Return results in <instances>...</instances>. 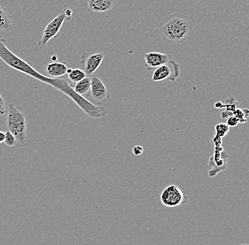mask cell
<instances>
[{"label":"cell","mask_w":249,"mask_h":245,"mask_svg":"<svg viewBox=\"0 0 249 245\" xmlns=\"http://www.w3.org/2000/svg\"><path fill=\"white\" fill-rule=\"evenodd\" d=\"M7 40L6 39L0 38V59L8 66L43 83L49 84L55 90L65 94L89 118L97 119L107 115L108 111L107 108L96 105L85 97L78 95L65 79L48 77L40 74L31 66L30 64L20 58L18 56L11 51L7 46Z\"/></svg>","instance_id":"6da1fadb"},{"label":"cell","mask_w":249,"mask_h":245,"mask_svg":"<svg viewBox=\"0 0 249 245\" xmlns=\"http://www.w3.org/2000/svg\"><path fill=\"white\" fill-rule=\"evenodd\" d=\"M193 24L184 15L174 13L168 16L159 25L163 38L169 41H181L192 30Z\"/></svg>","instance_id":"7a4b0ae2"},{"label":"cell","mask_w":249,"mask_h":245,"mask_svg":"<svg viewBox=\"0 0 249 245\" xmlns=\"http://www.w3.org/2000/svg\"><path fill=\"white\" fill-rule=\"evenodd\" d=\"M6 126L7 131L15 135L17 143L21 148L27 145V122L26 117L20 108L9 104L7 108Z\"/></svg>","instance_id":"3957f363"},{"label":"cell","mask_w":249,"mask_h":245,"mask_svg":"<svg viewBox=\"0 0 249 245\" xmlns=\"http://www.w3.org/2000/svg\"><path fill=\"white\" fill-rule=\"evenodd\" d=\"M72 11L69 8L64 9L55 18L47 24L43 31L42 38L38 42V47L40 49H43L48 45V42L53 38H56L60 36L62 25L65 21H69L72 16Z\"/></svg>","instance_id":"277c9868"},{"label":"cell","mask_w":249,"mask_h":245,"mask_svg":"<svg viewBox=\"0 0 249 245\" xmlns=\"http://www.w3.org/2000/svg\"><path fill=\"white\" fill-rule=\"evenodd\" d=\"M186 201L184 192L174 184L168 186L161 194V204L166 207H180L183 205Z\"/></svg>","instance_id":"5b68a950"},{"label":"cell","mask_w":249,"mask_h":245,"mask_svg":"<svg viewBox=\"0 0 249 245\" xmlns=\"http://www.w3.org/2000/svg\"><path fill=\"white\" fill-rule=\"evenodd\" d=\"M87 99L99 106L108 101V90L100 78L96 76L91 78V87Z\"/></svg>","instance_id":"8992f818"},{"label":"cell","mask_w":249,"mask_h":245,"mask_svg":"<svg viewBox=\"0 0 249 245\" xmlns=\"http://www.w3.org/2000/svg\"><path fill=\"white\" fill-rule=\"evenodd\" d=\"M180 65L174 60L159 67L155 70L152 75V79L154 82H161L169 80L175 82L180 75Z\"/></svg>","instance_id":"52a82bcc"},{"label":"cell","mask_w":249,"mask_h":245,"mask_svg":"<svg viewBox=\"0 0 249 245\" xmlns=\"http://www.w3.org/2000/svg\"><path fill=\"white\" fill-rule=\"evenodd\" d=\"M104 56L102 53L97 54H89L85 52L81 55L80 65L83 68L87 75H91L99 69L104 60Z\"/></svg>","instance_id":"ba28073f"},{"label":"cell","mask_w":249,"mask_h":245,"mask_svg":"<svg viewBox=\"0 0 249 245\" xmlns=\"http://www.w3.org/2000/svg\"><path fill=\"white\" fill-rule=\"evenodd\" d=\"M144 57L145 60L144 65L149 71L157 69L159 67L171 60L170 55L157 52H151L144 54Z\"/></svg>","instance_id":"9c48e42d"},{"label":"cell","mask_w":249,"mask_h":245,"mask_svg":"<svg viewBox=\"0 0 249 245\" xmlns=\"http://www.w3.org/2000/svg\"><path fill=\"white\" fill-rule=\"evenodd\" d=\"M42 65L43 69L46 70L47 74L52 78L60 77L65 75L68 69V64L65 62H49L46 60Z\"/></svg>","instance_id":"30bf717a"},{"label":"cell","mask_w":249,"mask_h":245,"mask_svg":"<svg viewBox=\"0 0 249 245\" xmlns=\"http://www.w3.org/2000/svg\"><path fill=\"white\" fill-rule=\"evenodd\" d=\"M89 10L93 12H107L112 10L116 0H87Z\"/></svg>","instance_id":"8fae6325"},{"label":"cell","mask_w":249,"mask_h":245,"mask_svg":"<svg viewBox=\"0 0 249 245\" xmlns=\"http://www.w3.org/2000/svg\"><path fill=\"white\" fill-rule=\"evenodd\" d=\"M12 30V16L5 7L0 5V31L9 32Z\"/></svg>","instance_id":"7c38bea8"},{"label":"cell","mask_w":249,"mask_h":245,"mask_svg":"<svg viewBox=\"0 0 249 245\" xmlns=\"http://www.w3.org/2000/svg\"><path fill=\"white\" fill-rule=\"evenodd\" d=\"M90 87H91V78L86 77L85 79L76 83L73 90L79 96H83L87 99V96L89 93Z\"/></svg>","instance_id":"4fadbf2b"},{"label":"cell","mask_w":249,"mask_h":245,"mask_svg":"<svg viewBox=\"0 0 249 245\" xmlns=\"http://www.w3.org/2000/svg\"><path fill=\"white\" fill-rule=\"evenodd\" d=\"M67 75H68V79L72 83H77L78 82L87 77L85 72L79 68H74V69L68 68L67 70Z\"/></svg>","instance_id":"5bb4252c"},{"label":"cell","mask_w":249,"mask_h":245,"mask_svg":"<svg viewBox=\"0 0 249 245\" xmlns=\"http://www.w3.org/2000/svg\"><path fill=\"white\" fill-rule=\"evenodd\" d=\"M215 131L216 134H217L216 136L222 138L228 133L229 131H230V127L225 123H221L215 126Z\"/></svg>","instance_id":"9a60e30c"},{"label":"cell","mask_w":249,"mask_h":245,"mask_svg":"<svg viewBox=\"0 0 249 245\" xmlns=\"http://www.w3.org/2000/svg\"><path fill=\"white\" fill-rule=\"evenodd\" d=\"M4 143L8 147L16 146L17 144V140L16 139L15 135L9 132V131H6L5 132V139H4Z\"/></svg>","instance_id":"2e32d148"},{"label":"cell","mask_w":249,"mask_h":245,"mask_svg":"<svg viewBox=\"0 0 249 245\" xmlns=\"http://www.w3.org/2000/svg\"><path fill=\"white\" fill-rule=\"evenodd\" d=\"M248 112L249 111L247 109H244V110H243V109H236L235 112H233V113L234 116H236L239 119V123H244L247 122V120L246 118L248 116V115H245V113Z\"/></svg>","instance_id":"e0dca14e"},{"label":"cell","mask_w":249,"mask_h":245,"mask_svg":"<svg viewBox=\"0 0 249 245\" xmlns=\"http://www.w3.org/2000/svg\"><path fill=\"white\" fill-rule=\"evenodd\" d=\"M7 104H6L5 100L3 97L2 95L0 93V118L7 113Z\"/></svg>","instance_id":"ac0fdd59"},{"label":"cell","mask_w":249,"mask_h":245,"mask_svg":"<svg viewBox=\"0 0 249 245\" xmlns=\"http://www.w3.org/2000/svg\"><path fill=\"white\" fill-rule=\"evenodd\" d=\"M239 121L236 116L234 115H231L230 118L227 120V125L229 126V127H235V126H237L239 124Z\"/></svg>","instance_id":"d6986e66"},{"label":"cell","mask_w":249,"mask_h":245,"mask_svg":"<svg viewBox=\"0 0 249 245\" xmlns=\"http://www.w3.org/2000/svg\"><path fill=\"white\" fill-rule=\"evenodd\" d=\"M132 153L135 154V156H140L143 153L144 149H143V148L142 146H135L132 148Z\"/></svg>","instance_id":"ffe728a7"},{"label":"cell","mask_w":249,"mask_h":245,"mask_svg":"<svg viewBox=\"0 0 249 245\" xmlns=\"http://www.w3.org/2000/svg\"><path fill=\"white\" fill-rule=\"evenodd\" d=\"M4 139H5V132L0 131V144L4 143Z\"/></svg>","instance_id":"44dd1931"},{"label":"cell","mask_w":249,"mask_h":245,"mask_svg":"<svg viewBox=\"0 0 249 245\" xmlns=\"http://www.w3.org/2000/svg\"><path fill=\"white\" fill-rule=\"evenodd\" d=\"M226 106L225 104H222L221 101H217L215 104H214V107L217 108V109H222V108L225 107Z\"/></svg>","instance_id":"7402d4cb"},{"label":"cell","mask_w":249,"mask_h":245,"mask_svg":"<svg viewBox=\"0 0 249 245\" xmlns=\"http://www.w3.org/2000/svg\"><path fill=\"white\" fill-rule=\"evenodd\" d=\"M57 60H58V56H57V55H54V56H53V61H57Z\"/></svg>","instance_id":"603a6c76"},{"label":"cell","mask_w":249,"mask_h":245,"mask_svg":"<svg viewBox=\"0 0 249 245\" xmlns=\"http://www.w3.org/2000/svg\"></svg>","instance_id":"cb8c5ba5"}]
</instances>
